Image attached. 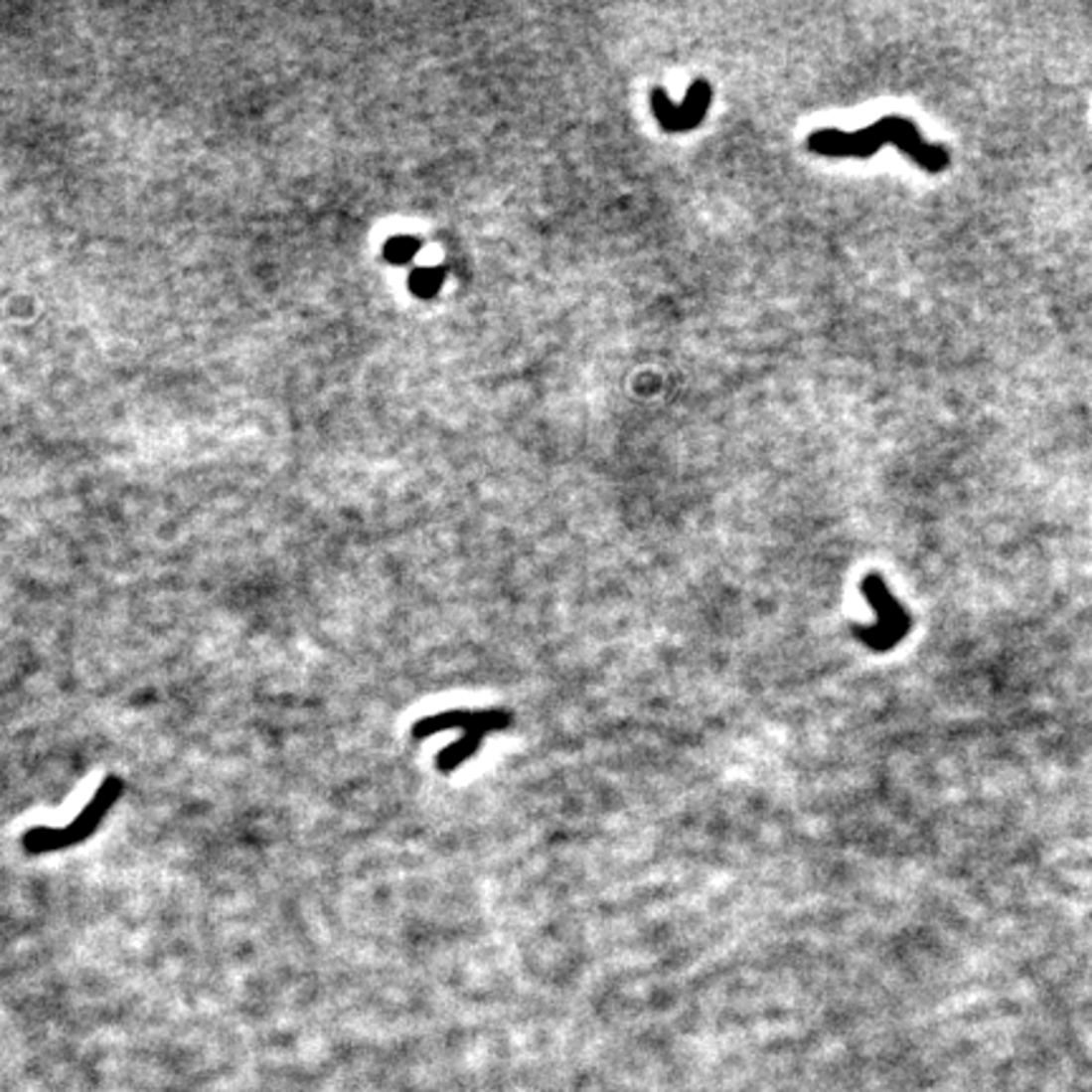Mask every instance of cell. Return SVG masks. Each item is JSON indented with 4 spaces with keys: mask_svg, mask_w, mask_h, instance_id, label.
I'll return each mask as SVG.
<instances>
[{
    "mask_svg": "<svg viewBox=\"0 0 1092 1092\" xmlns=\"http://www.w3.org/2000/svg\"><path fill=\"white\" fill-rule=\"evenodd\" d=\"M710 99H713L710 83L705 78H696L688 86L683 104H676L666 89L655 86L650 91V109H653L655 119L666 132H688V129H696L703 122L710 109Z\"/></svg>",
    "mask_w": 1092,
    "mask_h": 1092,
    "instance_id": "4",
    "label": "cell"
},
{
    "mask_svg": "<svg viewBox=\"0 0 1092 1092\" xmlns=\"http://www.w3.org/2000/svg\"><path fill=\"white\" fill-rule=\"evenodd\" d=\"M893 145L903 152L905 157L915 162L921 170L938 175L951 165V152L943 145L928 142L908 117H882L875 124L858 132H843V129H820L807 137V150L822 157H872L882 147Z\"/></svg>",
    "mask_w": 1092,
    "mask_h": 1092,
    "instance_id": "1",
    "label": "cell"
},
{
    "mask_svg": "<svg viewBox=\"0 0 1092 1092\" xmlns=\"http://www.w3.org/2000/svg\"><path fill=\"white\" fill-rule=\"evenodd\" d=\"M445 278V268H417L410 276V289L415 291L420 299H430L440 291Z\"/></svg>",
    "mask_w": 1092,
    "mask_h": 1092,
    "instance_id": "6",
    "label": "cell"
},
{
    "mask_svg": "<svg viewBox=\"0 0 1092 1092\" xmlns=\"http://www.w3.org/2000/svg\"><path fill=\"white\" fill-rule=\"evenodd\" d=\"M504 723H509V715L504 710H450V713H438L417 721L415 728H412V736L427 738L438 731H445V728H461L466 736L438 756V769L443 774H450L455 766L476 754L478 743L486 733L499 731Z\"/></svg>",
    "mask_w": 1092,
    "mask_h": 1092,
    "instance_id": "3",
    "label": "cell"
},
{
    "mask_svg": "<svg viewBox=\"0 0 1092 1092\" xmlns=\"http://www.w3.org/2000/svg\"><path fill=\"white\" fill-rule=\"evenodd\" d=\"M124 794V782L114 774L104 779V782L96 787L94 797L86 802L81 812L74 817L69 825L64 827H31L21 838L23 850L28 855H49L59 853V850L74 848V845H81L91 838L96 832V827L106 820L109 810L119 802V797Z\"/></svg>",
    "mask_w": 1092,
    "mask_h": 1092,
    "instance_id": "2",
    "label": "cell"
},
{
    "mask_svg": "<svg viewBox=\"0 0 1092 1092\" xmlns=\"http://www.w3.org/2000/svg\"><path fill=\"white\" fill-rule=\"evenodd\" d=\"M420 250V243H417L415 238H394L392 243H390L388 248V255L392 258L394 263H405L410 261L412 255Z\"/></svg>",
    "mask_w": 1092,
    "mask_h": 1092,
    "instance_id": "7",
    "label": "cell"
},
{
    "mask_svg": "<svg viewBox=\"0 0 1092 1092\" xmlns=\"http://www.w3.org/2000/svg\"><path fill=\"white\" fill-rule=\"evenodd\" d=\"M862 594L870 599V605L875 607L877 617H880V622H877L880 630L875 635H870L865 643L875 645V650H882V645H893L903 635L905 627H908V615L895 602L893 594L887 592L885 582L877 574H870V577L862 579Z\"/></svg>",
    "mask_w": 1092,
    "mask_h": 1092,
    "instance_id": "5",
    "label": "cell"
}]
</instances>
